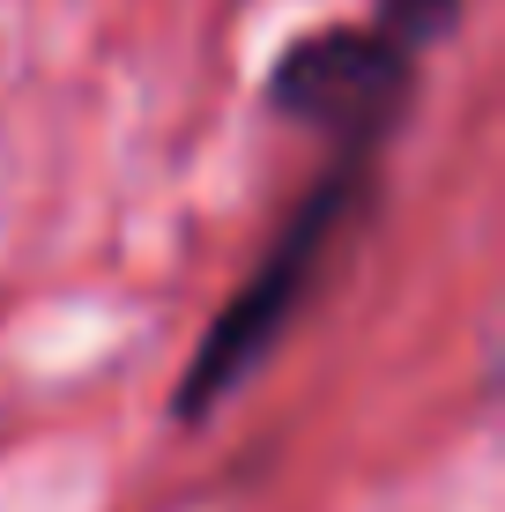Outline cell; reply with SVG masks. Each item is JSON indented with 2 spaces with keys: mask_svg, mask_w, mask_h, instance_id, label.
<instances>
[]
</instances>
